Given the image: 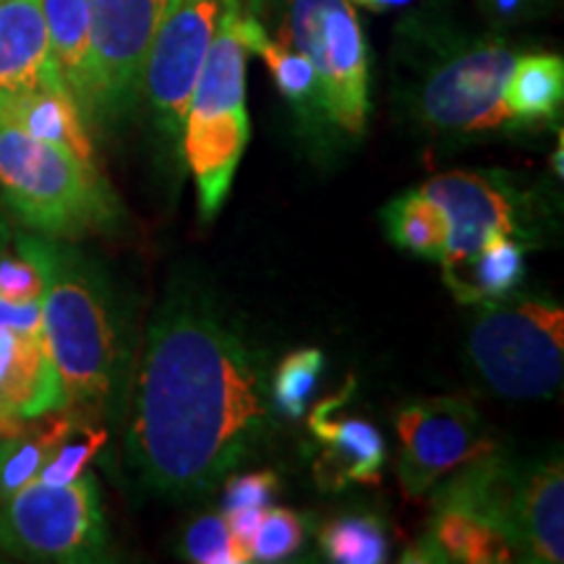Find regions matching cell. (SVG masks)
I'll return each mask as SVG.
<instances>
[{"mask_svg": "<svg viewBox=\"0 0 564 564\" xmlns=\"http://www.w3.org/2000/svg\"><path fill=\"white\" fill-rule=\"evenodd\" d=\"M257 350L194 291H173L141 356L126 455L139 481L167 499L217 489L270 426Z\"/></svg>", "mask_w": 564, "mask_h": 564, "instance_id": "6da1fadb", "label": "cell"}, {"mask_svg": "<svg viewBox=\"0 0 564 564\" xmlns=\"http://www.w3.org/2000/svg\"><path fill=\"white\" fill-rule=\"evenodd\" d=\"M17 246L45 280L42 329L61 373L66 408L100 415L123 390L129 350L108 280L61 238L19 236Z\"/></svg>", "mask_w": 564, "mask_h": 564, "instance_id": "7a4b0ae2", "label": "cell"}, {"mask_svg": "<svg viewBox=\"0 0 564 564\" xmlns=\"http://www.w3.org/2000/svg\"><path fill=\"white\" fill-rule=\"evenodd\" d=\"M246 0H230L220 26L196 76L186 121H183V158L196 183L202 220L223 209L249 144L246 110V47L241 34Z\"/></svg>", "mask_w": 564, "mask_h": 564, "instance_id": "3957f363", "label": "cell"}, {"mask_svg": "<svg viewBox=\"0 0 564 564\" xmlns=\"http://www.w3.org/2000/svg\"><path fill=\"white\" fill-rule=\"evenodd\" d=\"M0 188L6 202L40 236L76 241L110 230L118 202L97 165L0 121Z\"/></svg>", "mask_w": 564, "mask_h": 564, "instance_id": "277c9868", "label": "cell"}, {"mask_svg": "<svg viewBox=\"0 0 564 564\" xmlns=\"http://www.w3.org/2000/svg\"><path fill=\"white\" fill-rule=\"evenodd\" d=\"M468 352L494 392L514 400L552 398L564 373L562 306L539 299L478 303Z\"/></svg>", "mask_w": 564, "mask_h": 564, "instance_id": "5b68a950", "label": "cell"}, {"mask_svg": "<svg viewBox=\"0 0 564 564\" xmlns=\"http://www.w3.org/2000/svg\"><path fill=\"white\" fill-rule=\"evenodd\" d=\"M312 63L324 116L361 137L369 116V47L352 0H278V37Z\"/></svg>", "mask_w": 564, "mask_h": 564, "instance_id": "8992f818", "label": "cell"}, {"mask_svg": "<svg viewBox=\"0 0 564 564\" xmlns=\"http://www.w3.org/2000/svg\"><path fill=\"white\" fill-rule=\"evenodd\" d=\"M518 51L502 40H449L421 68L413 108L429 129L449 137H474L510 126L505 82Z\"/></svg>", "mask_w": 564, "mask_h": 564, "instance_id": "52a82bcc", "label": "cell"}, {"mask_svg": "<svg viewBox=\"0 0 564 564\" xmlns=\"http://www.w3.org/2000/svg\"><path fill=\"white\" fill-rule=\"evenodd\" d=\"M0 552L32 562H100L108 531L95 476L66 486L32 481L0 502Z\"/></svg>", "mask_w": 564, "mask_h": 564, "instance_id": "ba28073f", "label": "cell"}, {"mask_svg": "<svg viewBox=\"0 0 564 564\" xmlns=\"http://www.w3.org/2000/svg\"><path fill=\"white\" fill-rule=\"evenodd\" d=\"M398 481L419 499L463 465L494 453V440L481 415L463 398H432L398 413Z\"/></svg>", "mask_w": 564, "mask_h": 564, "instance_id": "9c48e42d", "label": "cell"}, {"mask_svg": "<svg viewBox=\"0 0 564 564\" xmlns=\"http://www.w3.org/2000/svg\"><path fill=\"white\" fill-rule=\"evenodd\" d=\"M230 0H171L152 40L141 97L165 139L183 137L188 100Z\"/></svg>", "mask_w": 564, "mask_h": 564, "instance_id": "30bf717a", "label": "cell"}, {"mask_svg": "<svg viewBox=\"0 0 564 564\" xmlns=\"http://www.w3.org/2000/svg\"><path fill=\"white\" fill-rule=\"evenodd\" d=\"M97 63V123L129 116L171 0H87Z\"/></svg>", "mask_w": 564, "mask_h": 564, "instance_id": "8fae6325", "label": "cell"}, {"mask_svg": "<svg viewBox=\"0 0 564 564\" xmlns=\"http://www.w3.org/2000/svg\"><path fill=\"white\" fill-rule=\"evenodd\" d=\"M429 199L440 204L447 217V251L440 259L444 270L463 264L494 236L531 241L528 202L505 178L474 171H449L434 175L421 186Z\"/></svg>", "mask_w": 564, "mask_h": 564, "instance_id": "7c38bea8", "label": "cell"}, {"mask_svg": "<svg viewBox=\"0 0 564 564\" xmlns=\"http://www.w3.org/2000/svg\"><path fill=\"white\" fill-rule=\"evenodd\" d=\"M348 392L322 400L308 413V426L324 449L314 463L316 484L324 491H340L348 484H379L387 463V442L371 421L343 413Z\"/></svg>", "mask_w": 564, "mask_h": 564, "instance_id": "4fadbf2b", "label": "cell"}, {"mask_svg": "<svg viewBox=\"0 0 564 564\" xmlns=\"http://www.w3.org/2000/svg\"><path fill=\"white\" fill-rule=\"evenodd\" d=\"M0 91H68L42 0H0Z\"/></svg>", "mask_w": 564, "mask_h": 564, "instance_id": "5bb4252c", "label": "cell"}, {"mask_svg": "<svg viewBox=\"0 0 564 564\" xmlns=\"http://www.w3.org/2000/svg\"><path fill=\"white\" fill-rule=\"evenodd\" d=\"M51 47L87 126L97 123V63L87 0H42Z\"/></svg>", "mask_w": 564, "mask_h": 564, "instance_id": "9a60e30c", "label": "cell"}, {"mask_svg": "<svg viewBox=\"0 0 564 564\" xmlns=\"http://www.w3.org/2000/svg\"><path fill=\"white\" fill-rule=\"evenodd\" d=\"M0 121L97 165L87 121L70 91H0Z\"/></svg>", "mask_w": 564, "mask_h": 564, "instance_id": "2e32d148", "label": "cell"}, {"mask_svg": "<svg viewBox=\"0 0 564 564\" xmlns=\"http://www.w3.org/2000/svg\"><path fill=\"white\" fill-rule=\"evenodd\" d=\"M465 562L505 564L514 556L510 539L476 514L457 507H434L426 541L405 556V562Z\"/></svg>", "mask_w": 564, "mask_h": 564, "instance_id": "e0dca14e", "label": "cell"}, {"mask_svg": "<svg viewBox=\"0 0 564 564\" xmlns=\"http://www.w3.org/2000/svg\"><path fill=\"white\" fill-rule=\"evenodd\" d=\"M66 408L61 373L47 350L45 329H21L17 333V352L0 390V413L34 419L47 411Z\"/></svg>", "mask_w": 564, "mask_h": 564, "instance_id": "ac0fdd59", "label": "cell"}, {"mask_svg": "<svg viewBox=\"0 0 564 564\" xmlns=\"http://www.w3.org/2000/svg\"><path fill=\"white\" fill-rule=\"evenodd\" d=\"M528 243L494 236L463 264L444 270V282L460 303L502 301L523 282Z\"/></svg>", "mask_w": 564, "mask_h": 564, "instance_id": "d6986e66", "label": "cell"}, {"mask_svg": "<svg viewBox=\"0 0 564 564\" xmlns=\"http://www.w3.org/2000/svg\"><path fill=\"white\" fill-rule=\"evenodd\" d=\"M79 419L82 413L70 411V408H58V411L24 419L17 432L0 440V502H6L21 486L37 478L42 465L47 463L58 442Z\"/></svg>", "mask_w": 564, "mask_h": 564, "instance_id": "ffe728a7", "label": "cell"}, {"mask_svg": "<svg viewBox=\"0 0 564 564\" xmlns=\"http://www.w3.org/2000/svg\"><path fill=\"white\" fill-rule=\"evenodd\" d=\"M525 560L560 564L564 560V470L560 457L535 463L523 520Z\"/></svg>", "mask_w": 564, "mask_h": 564, "instance_id": "44dd1931", "label": "cell"}, {"mask_svg": "<svg viewBox=\"0 0 564 564\" xmlns=\"http://www.w3.org/2000/svg\"><path fill=\"white\" fill-rule=\"evenodd\" d=\"M502 97L512 123L549 121L564 97V61L552 53H518Z\"/></svg>", "mask_w": 564, "mask_h": 564, "instance_id": "7402d4cb", "label": "cell"}, {"mask_svg": "<svg viewBox=\"0 0 564 564\" xmlns=\"http://www.w3.org/2000/svg\"><path fill=\"white\" fill-rule=\"evenodd\" d=\"M241 34H243L246 47H249V53L262 55L274 84H278L280 95L285 97V100H291L295 108L306 112L319 110L324 116L319 82H316L312 63L303 58L301 53L291 51V47L282 45V42L272 37V34L264 30L262 19L257 17V9H253V3H249V0H246L243 6Z\"/></svg>", "mask_w": 564, "mask_h": 564, "instance_id": "603a6c76", "label": "cell"}, {"mask_svg": "<svg viewBox=\"0 0 564 564\" xmlns=\"http://www.w3.org/2000/svg\"><path fill=\"white\" fill-rule=\"evenodd\" d=\"M384 228L394 246L415 253V257L440 262L447 251V217H444L440 204L429 199L421 188L387 204Z\"/></svg>", "mask_w": 564, "mask_h": 564, "instance_id": "cb8c5ba5", "label": "cell"}, {"mask_svg": "<svg viewBox=\"0 0 564 564\" xmlns=\"http://www.w3.org/2000/svg\"><path fill=\"white\" fill-rule=\"evenodd\" d=\"M322 552L337 564H382L390 560V535L373 514H345L319 533Z\"/></svg>", "mask_w": 564, "mask_h": 564, "instance_id": "d4e9b609", "label": "cell"}, {"mask_svg": "<svg viewBox=\"0 0 564 564\" xmlns=\"http://www.w3.org/2000/svg\"><path fill=\"white\" fill-rule=\"evenodd\" d=\"M324 371L319 348H301L282 358L272 379V403L291 419H301Z\"/></svg>", "mask_w": 564, "mask_h": 564, "instance_id": "484cf974", "label": "cell"}, {"mask_svg": "<svg viewBox=\"0 0 564 564\" xmlns=\"http://www.w3.org/2000/svg\"><path fill=\"white\" fill-rule=\"evenodd\" d=\"M105 444H108V432H105V429L89 426L87 415H82V419L74 423V429L58 442L55 453L47 457V463L42 465V470L34 481L51 486H66L70 481H76Z\"/></svg>", "mask_w": 564, "mask_h": 564, "instance_id": "4316f807", "label": "cell"}, {"mask_svg": "<svg viewBox=\"0 0 564 564\" xmlns=\"http://www.w3.org/2000/svg\"><path fill=\"white\" fill-rule=\"evenodd\" d=\"M183 552L199 564H246L251 556L236 544L225 514H202L183 535Z\"/></svg>", "mask_w": 564, "mask_h": 564, "instance_id": "83f0119b", "label": "cell"}, {"mask_svg": "<svg viewBox=\"0 0 564 564\" xmlns=\"http://www.w3.org/2000/svg\"><path fill=\"white\" fill-rule=\"evenodd\" d=\"M306 525L301 514L282 507H267L251 541V562H282L303 546Z\"/></svg>", "mask_w": 564, "mask_h": 564, "instance_id": "f1b7e54d", "label": "cell"}, {"mask_svg": "<svg viewBox=\"0 0 564 564\" xmlns=\"http://www.w3.org/2000/svg\"><path fill=\"white\" fill-rule=\"evenodd\" d=\"M45 280L40 267L17 246V253H0V299L9 303L42 301Z\"/></svg>", "mask_w": 564, "mask_h": 564, "instance_id": "f546056e", "label": "cell"}, {"mask_svg": "<svg viewBox=\"0 0 564 564\" xmlns=\"http://www.w3.org/2000/svg\"><path fill=\"white\" fill-rule=\"evenodd\" d=\"M278 476L272 470H259V474L230 476L225 481V512L232 510H267L278 491Z\"/></svg>", "mask_w": 564, "mask_h": 564, "instance_id": "4dcf8cb0", "label": "cell"}, {"mask_svg": "<svg viewBox=\"0 0 564 564\" xmlns=\"http://www.w3.org/2000/svg\"><path fill=\"white\" fill-rule=\"evenodd\" d=\"M0 327H11V329L42 327V301L9 303L0 299Z\"/></svg>", "mask_w": 564, "mask_h": 564, "instance_id": "1f68e13d", "label": "cell"}, {"mask_svg": "<svg viewBox=\"0 0 564 564\" xmlns=\"http://www.w3.org/2000/svg\"><path fill=\"white\" fill-rule=\"evenodd\" d=\"M264 510H232L225 512V523L230 528V535L236 539V544L251 556V541L257 533L259 520H262Z\"/></svg>", "mask_w": 564, "mask_h": 564, "instance_id": "d6a6232c", "label": "cell"}, {"mask_svg": "<svg viewBox=\"0 0 564 564\" xmlns=\"http://www.w3.org/2000/svg\"><path fill=\"white\" fill-rule=\"evenodd\" d=\"M17 333H21V329L0 327V390H3L6 377H9L13 352H17Z\"/></svg>", "mask_w": 564, "mask_h": 564, "instance_id": "836d02e7", "label": "cell"}, {"mask_svg": "<svg viewBox=\"0 0 564 564\" xmlns=\"http://www.w3.org/2000/svg\"><path fill=\"white\" fill-rule=\"evenodd\" d=\"M356 6H364L369 11H390V9H400V6H408L411 0H352Z\"/></svg>", "mask_w": 564, "mask_h": 564, "instance_id": "e575fe53", "label": "cell"}, {"mask_svg": "<svg viewBox=\"0 0 564 564\" xmlns=\"http://www.w3.org/2000/svg\"><path fill=\"white\" fill-rule=\"evenodd\" d=\"M562 158H564V139L560 137V147H556V154H554V160H552V165H556V175H564V167H562Z\"/></svg>", "mask_w": 564, "mask_h": 564, "instance_id": "d590c367", "label": "cell"}]
</instances>
